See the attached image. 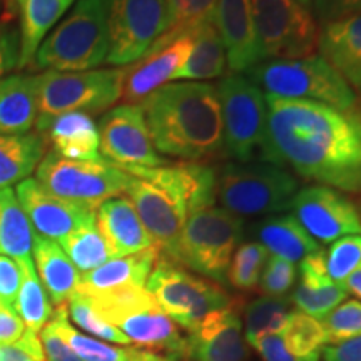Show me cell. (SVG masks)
Listing matches in <instances>:
<instances>
[{
    "instance_id": "cell-48",
    "label": "cell",
    "mask_w": 361,
    "mask_h": 361,
    "mask_svg": "<svg viewBox=\"0 0 361 361\" xmlns=\"http://www.w3.org/2000/svg\"><path fill=\"white\" fill-rule=\"evenodd\" d=\"M39 340L42 343L45 361H82L74 350L67 345L52 322H49L39 331Z\"/></svg>"
},
{
    "instance_id": "cell-4",
    "label": "cell",
    "mask_w": 361,
    "mask_h": 361,
    "mask_svg": "<svg viewBox=\"0 0 361 361\" xmlns=\"http://www.w3.org/2000/svg\"><path fill=\"white\" fill-rule=\"evenodd\" d=\"M87 298L97 313L124 333L130 343L154 353L186 360V338L146 288H124Z\"/></svg>"
},
{
    "instance_id": "cell-1",
    "label": "cell",
    "mask_w": 361,
    "mask_h": 361,
    "mask_svg": "<svg viewBox=\"0 0 361 361\" xmlns=\"http://www.w3.org/2000/svg\"><path fill=\"white\" fill-rule=\"evenodd\" d=\"M268 135L279 166L301 178L361 194V104H326L264 96Z\"/></svg>"
},
{
    "instance_id": "cell-49",
    "label": "cell",
    "mask_w": 361,
    "mask_h": 361,
    "mask_svg": "<svg viewBox=\"0 0 361 361\" xmlns=\"http://www.w3.org/2000/svg\"><path fill=\"white\" fill-rule=\"evenodd\" d=\"M314 16L323 24L361 13V0H311Z\"/></svg>"
},
{
    "instance_id": "cell-21",
    "label": "cell",
    "mask_w": 361,
    "mask_h": 361,
    "mask_svg": "<svg viewBox=\"0 0 361 361\" xmlns=\"http://www.w3.org/2000/svg\"><path fill=\"white\" fill-rule=\"evenodd\" d=\"M213 22L233 74L250 72L264 61L252 19L251 0H218L213 11Z\"/></svg>"
},
{
    "instance_id": "cell-14",
    "label": "cell",
    "mask_w": 361,
    "mask_h": 361,
    "mask_svg": "<svg viewBox=\"0 0 361 361\" xmlns=\"http://www.w3.org/2000/svg\"><path fill=\"white\" fill-rule=\"evenodd\" d=\"M99 151L121 169L157 168L166 161L156 151L146 116L139 104H123L107 111L99 123Z\"/></svg>"
},
{
    "instance_id": "cell-19",
    "label": "cell",
    "mask_w": 361,
    "mask_h": 361,
    "mask_svg": "<svg viewBox=\"0 0 361 361\" xmlns=\"http://www.w3.org/2000/svg\"><path fill=\"white\" fill-rule=\"evenodd\" d=\"M130 176L149 180L176 201L188 207V213L200 207L214 206L218 171L202 162L184 161L157 168H129L123 169Z\"/></svg>"
},
{
    "instance_id": "cell-18",
    "label": "cell",
    "mask_w": 361,
    "mask_h": 361,
    "mask_svg": "<svg viewBox=\"0 0 361 361\" xmlns=\"http://www.w3.org/2000/svg\"><path fill=\"white\" fill-rule=\"evenodd\" d=\"M126 194L161 255H173L188 218V207L149 180L130 176Z\"/></svg>"
},
{
    "instance_id": "cell-37",
    "label": "cell",
    "mask_w": 361,
    "mask_h": 361,
    "mask_svg": "<svg viewBox=\"0 0 361 361\" xmlns=\"http://www.w3.org/2000/svg\"><path fill=\"white\" fill-rule=\"evenodd\" d=\"M268 261V251L259 243H245L234 251L229 263L228 281L239 291H251L259 284L261 273Z\"/></svg>"
},
{
    "instance_id": "cell-29",
    "label": "cell",
    "mask_w": 361,
    "mask_h": 361,
    "mask_svg": "<svg viewBox=\"0 0 361 361\" xmlns=\"http://www.w3.org/2000/svg\"><path fill=\"white\" fill-rule=\"evenodd\" d=\"M256 238L266 251L290 263H300L306 256L323 250L293 214L269 216L263 219L256 226Z\"/></svg>"
},
{
    "instance_id": "cell-33",
    "label": "cell",
    "mask_w": 361,
    "mask_h": 361,
    "mask_svg": "<svg viewBox=\"0 0 361 361\" xmlns=\"http://www.w3.org/2000/svg\"><path fill=\"white\" fill-rule=\"evenodd\" d=\"M22 269V284L17 296L16 313L19 314L27 329L39 333L52 318V305L35 271L34 259L19 264Z\"/></svg>"
},
{
    "instance_id": "cell-9",
    "label": "cell",
    "mask_w": 361,
    "mask_h": 361,
    "mask_svg": "<svg viewBox=\"0 0 361 361\" xmlns=\"http://www.w3.org/2000/svg\"><path fill=\"white\" fill-rule=\"evenodd\" d=\"M146 290L162 311L188 333L196 331L211 313L236 301L218 283L194 276L164 255H159L149 274Z\"/></svg>"
},
{
    "instance_id": "cell-44",
    "label": "cell",
    "mask_w": 361,
    "mask_h": 361,
    "mask_svg": "<svg viewBox=\"0 0 361 361\" xmlns=\"http://www.w3.org/2000/svg\"><path fill=\"white\" fill-rule=\"evenodd\" d=\"M0 361H45L39 333L25 328L16 343H0Z\"/></svg>"
},
{
    "instance_id": "cell-22",
    "label": "cell",
    "mask_w": 361,
    "mask_h": 361,
    "mask_svg": "<svg viewBox=\"0 0 361 361\" xmlns=\"http://www.w3.org/2000/svg\"><path fill=\"white\" fill-rule=\"evenodd\" d=\"M96 224L106 241L111 259L156 247L128 196L104 201L96 209Z\"/></svg>"
},
{
    "instance_id": "cell-51",
    "label": "cell",
    "mask_w": 361,
    "mask_h": 361,
    "mask_svg": "<svg viewBox=\"0 0 361 361\" xmlns=\"http://www.w3.org/2000/svg\"><path fill=\"white\" fill-rule=\"evenodd\" d=\"M25 324L19 314L0 305V343H16L24 335Z\"/></svg>"
},
{
    "instance_id": "cell-43",
    "label": "cell",
    "mask_w": 361,
    "mask_h": 361,
    "mask_svg": "<svg viewBox=\"0 0 361 361\" xmlns=\"http://www.w3.org/2000/svg\"><path fill=\"white\" fill-rule=\"evenodd\" d=\"M296 281V266L290 261L271 256L266 261L263 273H261L259 286L264 296L284 298L288 291L295 286Z\"/></svg>"
},
{
    "instance_id": "cell-32",
    "label": "cell",
    "mask_w": 361,
    "mask_h": 361,
    "mask_svg": "<svg viewBox=\"0 0 361 361\" xmlns=\"http://www.w3.org/2000/svg\"><path fill=\"white\" fill-rule=\"evenodd\" d=\"M35 231L11 188L0 189V256L22 264L32 259Z\"/></svg>"
},
{
    "instance_id": "cell-36",
    "label": "cell",
    "mask_w": 361,
    "mask_h": 361,
    "mask_svg": "<svg viewBox=\"0 0 361 361\" xmlns=\"http://www.w3.org/2000/svg\"><path fill=\"white\" fill-rule=\"evenodd\" d=\"M281 336L286 348L301 358L322 355L324 345H328L322 322L298 310H293Z\"/></svg>"
},
{
    "instance_id": "cell-3",
    "label": "cell",
    "mask_w": 361,
    "mask_h": 361,
    "mask_svg": "<svg viewBox=\"0 0 361 361\" xmlns=\"http://www.w3.org/2000/svg\"><path fill=\"white\" fill-rule=\"evenodd\" d=\"M106 11L102 0H78L35 52L37 69L57 72L94 71L107 61Z\"/></svg>"
},
{
    "instance_id": "cell-20",
    "label": "cell",
    "mask_w": 361,
    "mask_h": 361,
    "mask_svg": "<svg viewBox=\"0 0 361 361\" xmlns=\"http://www.w3.org/2000/svg\"><path fill=\"white\" fill-rule=\"evenodd\" d=\"M243 301L236 300L228 308L214 311L186 338L184 361H245L247 348L239 318Z\"/></svg>"
},
{
    "instance_id": "cell-23",
    "label": "cell",
    "mask_w": 361,
    "mask_h": 361,
    "mask_svg": "<svg viewBox=\"0 0 361 361\" xmlns=\"http://www.w3.org/2000/svg\"><path fill=\"white\" fill-rule=\"evenodd\" d=\"M39 133L52 144L54 152L66 159L99 161V128L92 116L85 112H64L51 119H37Z\"/></svg>"
},
{
    "instance_id": "cell-50",
    "label": "cell",
    "mask_w": 361,
    "mask_h": 361,
    "mask_svg": "<svg viewBox=\"0 0 361 361\" xmlns=\"http://www.w3.org/2000/svg\"><path fill=\"white\" fill-rule=\"evenodd\" d=\"M322 356L324 361H361V336L324 346Z\"/></svg>"
},
{
    "instance_id": "cell-45",
    "label": "cell",
    "mask_w": 361,
    "mask_h": 361,
    "mask_svg": "<svg viewBox=\"0 0 361 361\" xmlns=\"http://www.w3.org/2000/svg\"><path fill=\"white\" fill-rule=\"evenodd\" d=\"M22 284V269L17 261L0 256V305L16 313L17 296Z\"/></svg>"
},
{
    "instance_id": "cell-52",
    "label": "cell",
    "mask_w": 361,
    "mask_h": 361,
    "mask_svg": "<svg viewBox=\"0 0 361 361\" xmlns=\"http://www.w3.org/2000/svg\"><path fill=\"white\" fill-rule=\"evenodd\" d=\"M343 286H345V290L348 293H353V295L361 298V268L356 269L355 273H351L350 276L345 279Z\"/></svg>"
},
{
    "instance_id": "cell-30",
    "label": "cell",
    "mask_w": 361,
    "mask_h": 361,
    "mask_svg": "<svg viewBox=\"0 0 361 361\" xmlns=\"http://www.w3.org/2000/svg\"><path fill=\"white\" fill-rule=\"evenodd\" d=\"M47 137L39 130L0 134V189L29 178L47 154Z\"/></svg>"
},
{
    "instance_id": "cell-26",
    "label": "cell",
    "mask_w": 361,
    "mask_h": 361,
    "mask_svg": "<svg viewBox=\"0 0 361 361\" xmlns=\"http://www.w3.org/2000/svg\"><path fill=\"white\" fill-rule=\"evenodd\" d=\"M40 75L16 74L0 80V134L30 133L39 117Z\"/></svg>"
},
{
    "instance_id": "cell-53",
    "label": "cell",
    "mask_w": 361,
    "mask_h": 361,
    "mask_svg": "<svg viewBox=\"0 0 361 361\" xmlns=\"http://www.w3.org/2000/svg\"><path fill=\"white\" fill-rule=\"evenodd\" d=\"M298 2L303 4V6H306V7H310V6H311V0H298Z\"/></svg>"
},
{
    "instance_id": "cell-34",
    "label": "cell",
    "mask_w": 361,
    "mask_h": 361,
    "mask_svg": "<svg viewBox=\"0 0 361 361\" xmlns=\"http://www.w3.org/2000/svg\"><path fill=\"white\" fill-rule=\"evenodd\" d=\"M293 313L288 298L263 296L251 301L245 310L246 341L259 335H281Z\"/></svg>"
},
{
    "instance_id": "cell-8",
    "label": "cell",
    "mask_w": 361,
    "mask_h": 361,
    "mask_svg": "<svg viewBox=\"0 0 361 361\" xmlns=\"http://www.w3.org/2000/svg\"><path fill=\"white\" fill-rule=\"evenodd\" d=\"M241 234V218L224 207H200L188 213L169 259L221 283L224 281Z\"/></svg>"
},
{
    "instance_id": "cell-39",
    "label": "cell",
    "mask_w": 361,
    "mask_h": 361,
    "mask_svg": "<svg viewBox=\"0 0 361 361\" xmlns=\"http://www.w3.org/2000/svg\"><path fill=\"white\" fill-rule=\"evenodd\" d=\"M66 306L72 322L78 324L80 329H84L85 333H90L92 336H96V340L116 343V345L123 346L130 345V340L124 335V333H121L119 329L112 326L111 323H107L106 319L97 313L87 296L75 293V295L67 301Z\"/></svg>"
},
{
    "instance_id": "cell-38",
    "label": "cell",
    "mask_w": 361,
    "mask_h": 361,
    "mask_svg": "<svg viewBox=\"0 0 361 361\" xmlns=\"http://www.w3.org/2000/svg\"><path fill=\"white\" fill-rule=\"evenodd\" d=\"M346 298L348 291L340 283L331 281L323 286H306L300 283L293 291L291 303L296 306L298 311L322 322L329 311L341 305Z\"/></svg>"
},
{
    "instance_id": "cell-35",
    "label": "cell",
    "mask_w": 361,
    "mask_h": 361,
    "mask_svg": "<svg viewBox=\"0 0 361 361\" xmlns=\"http://www.w3.org/2000/svg\"><path fill=\"white\" fill-rule=\"evenodd\" d=\"M59 246L80 273H89L111 259L109 250L96 223L82 226L67 234Z\"/></svg>"
},
{
    "instance_id": "cell-10",
    "label": "cell",
    "mask_w": 361,
    "mask_h": 361,
    "mask_svg": "<svg viewBox=\"0 0 361 361\" xmlns=\"http://www.w3.org/2000/svg\"><path fill=\"white\" fill-rule=\"evenodd\" d=\"M44 189L96 211L104 201L126 192L130 174L107 159L74 161L49 151L35 169Z\"/></svg>"
},
{
    "instance_id": "cell-2",
    "label": "cell",
    "mask_w": 361,
    "mask_h": 361,
    "mask_svg": "<svg viewBox=\"0 0 361 361\" xmlns=\"http://www.w3.org/2000/svg\"><path fill=\"white\" fill-rule=\"evenodd\" d=\"M142 111L161 154L200 162L224 152L223 112L213 84H166L142 101Z\"/></svg>"
},
{
    "instance_id": "cell-25",
    "label": "cell",
    "mask_w": 361,
    "mask_h": 361,
    "mask_svg": "<svg viewBox=\"0 0 361 361\" xmlns=\"http://www.w3.org/2000/svg\"><path fill=\"white\" fill-rule=\"evenodd\" d=\"M157 247H149L123 258H112L99 268L80 274L78 291L85 296L124 290V288H146L149 274L159 258Z\"/></svg>"
},
{
    "instance_id": "cell-41",
    "label": "cell",
    "mask_w": 361,
    "mask_h": 361,
    "mask_svg": "<svg viewBox=\"0 0 361 361\" xmlns=\"http://www.w3.org/2000/svg\"><path fill=\"white\" fill-rule=\"evenodd\" d=\"M326 273L331 281L345 283V279L361 268V236H345L336 239L331 247L324 252Z\"/></svg>"
},
{
    "instance_id": "cell-15",
    "label": "cell",
    "mask_w": 361,
    "mask_h": 361,
    "mask_svg": "<svg viewBox=\"0 0 361 361\" xmlns=\"http://www.w3.org/2000/svg\"><path fill=\"white\" fill-rule=\"evenodd\" d=\"M293 216L314 241L333 243L345 236L361 234V219L355 202L338 189L310 186L298 191Z\"/></svg>"
},
{
    "instance_id": "cell-11",
    "label": "cell",
    "mask_w": 361,
    "mask_h": 361,
    "mask_svg": "<svg viewBox=\"0 0 361 361\" xmlns=\"http://www.w3.org/2000/svg\"><path fill=\"white\" fill-rule=\"evenodd\" d=\"M123 74V69L44 72L39 80L37 119H51L64 112H106L121 99Z\"/></svg>"
},
{
    "instance_id": "cell-13",
    "label": "cell",
    "mask_w": 361,
    "mask_h": 361,
    "mask_svg": "<svg viewBox=\"0 0 361 361\" xmlns=\"http://www.w3.org/2000/svg\"><path fill=\"white\" fill-rule=\"evenodd\" d=\"M112 66H130L166 30V0H102Z\"/></svg>"
},
{
    "instance_id": "cell-17",
    "label": "cell",
    "mask_w": 361,
    "mask_h": 361,
    "mask_svg": "<svg viewBox=\"0 0 361 361\" xmlns=\"http://www.w3.org/2000/svg\"><path fill=\"white\" fill-rule=\"evenodd\" d=\"M16 196L34 231L51 241L61 243L75 229L96 223V211L54 196L35 178H27L17 184Z\"/></svg>"
},
{
    "instance_id": "cell-5",
    "label": "cell",
    "mask_w": 361,
    "mask_h": 361,
    "mask_svg": "<svg viewBox=\"0 0 361 361\" xmlns=\"http://www.w3.org/2000/svg\"><path fill=\"white\" fill-rule=\"evenodd\" d=\"M224 152L234 162L278 164L268 135L264 94L250 78L228 74L218 84Z\"/></svg>"
},
{
    "instance_id": "cell-7",
    "label": "cell",
    "mask_w": 361,
    "mask_h": 361,
    "mask_svg": "<svg viewBox=\"0 0 361 361\" xmlns=\"http://www.w3.org/2000/svg\"><path fill=\"white\" fill-rule=\"evenodd\" d=\"M298 179L271 162H228L218 171L216 200L238 216H268L291 209Z\"/></svg>"
},
{
    "instance_id": "cell-47",
    "label": "cell",
    "mask_w": 361,
    "mask_h": 361,
    "mask_svg": "<svg viewBox=\"0 0 361 361\" xmlns=\"http://www.w3.org/2000/svg\"><path fill=\"white\" fill-rule=\"evenodd\" d=\"M247 343L255 346V350L261 355L263 361H319V356H322L313 355L301 358V356L293 355L284 345L281 335H259Z\"/></svg>"
},
{
    "instance_id": "cell-12",
    "label": "cell",
    "mask_w": 361,
    "mask_h": 361,
    "mask_svg": "<svg viewBox=\"0 0 361 361\" xmlns=\"http://www.w3.org/2000/svg\"><path fill=\"white\" fill-rule=\"evenodd\" d=\"M263 59L295 61L314 56L319 27L310 7L298 0H251Z\"/></svg>"
},
{
    "instance_id": "cell-6",
    "label": "cell",
    "mask_w": 361,
    "mask_h": 361,
    "mask_svg": "<svg viewBox=\"0 0 361 361\" xmlns=\"http://www.w3.org/2000/svg\"><path fill=\"white\" fill-rule=\"evenodd\" d=\"M247 74L264 96L319 102L341 111L358 104L351 85L319 54L295 61L261 62Z\"/></svg>"
},
{
    "instance_id": "cell-24",
    "label": "cell",
    "mask_w": 361,
    "mask_h": 361,
    "mask_svg": "<svg viewBox=\"0 0 361 361\" xmlns=\"http://www.w3.org/2000/svg\"><path fill=\"white\" fill-rule=\"evenodd\" d=\"M323 56L361 96V13L323 24L318 40Z\"/></svg>"
},
{
    "instance_id": "cell-27",
    "label": "cell",
    "mask_w": 361,
    "mask_h": 361,
    "mask_svg": "<svg viewBox=\"0 0 361 361\" xmlns=\"http://www.w3.org/2000/svg\"><path fill=\"white\" fill-rule=\"evenodd\" d=\"M34 264L37 266L45 293L54 306H64L78 293L80 273L56 241L35 233L32 245Z\"/></svg>"
},
{
    "instance_id": "cell-28",
    "label": "cell",
    "mask_w": 361,
    "mask_h": 361,
    "mask_svg": "<svg viewBox=\"0 0 361 361\" xmlns=\"http://www.w3.org/2000/svg\"><path fill=\"white\" fill-rule=\"evenodd\" d=\"M13 2L17 6L20 20L19 67L22 69L34 61L42 40L78 0H13Z\"/></svg>"
},
{
    "instance_id": "cell-40",
    "label": "cell",
    "mask_w": 361,
    "mask_h": 361,
    "mask_svg": "<svg viewBox=\"0 0 361 361\" xmlns=\"http://www.w3.org/2000/svg\"><path fill=\"white\" fill-rule=\"evenodd\" d=\"M218 0H166V30L168 35L189 32L192 27L209 19Z\"/></svg>"
},
{
    "instance_id": "cell-46",
    "label": "cell",
    "mask_w": 361,
    "mask_h": 361,
    "mask_svg": "<svg viewBox=\"0 0 361 361\" xmlns=\"http://www.w3.org/2000/svg\"><path fill=\"white\" fill-rule=\"evenodd\" d=\"M20 61V30L11 22L0 24V80L8 72L19 67Z\"/></svg>"
},
{
    "instance_id": "cell-16",
    "label": "cell",
    "mask_w": 361,
    "mask_h": 361,
    "mask_svg": "<svg viewBox=\"0 0 361 361\" xmlns=\"http://www.w3.org/2000/svg\"><path fill=\"white\" fill-rule=\"evenodd\" d=\"M192 29L180 35L162 34L139 61L126 66L121 99L129 104L142 102L174 80L192 51Z\"/></svg>"
},
{
    "instance_id": "cell-42",
    "label": "cell",
    "mask_w": 361,
    "mask_h": 361,
    "mask_svg": "<svg viewBox=\"0 0 361 361\" xmlns=\"http://www.w3.org/2000/svg\"><path fill=\"white\" fill-rule=\"evenodd\" d=\"M328 345L361 336V301L350 300L338 305L322 319Z\"/></svg>"
},
{
    "instance_id": "cell-54",
    "label": "cell",
    "mask_w": 361,
    "mask_h": 361,
    "mask_svg": "<svg viewBox=\"0 0 361 361\" xmlns=\"http://www.w3.org/2000/svg\"><path fill=\"white\" fill-rule=\"evenodd\" d=\"M358 213H360V219H361V206H360V211H358Z\"/></svg>"
},
{
    "instance_id": "cell-31",
    "label": "cell",
    "mask_w": 361,
    "mask_h": 361,
    "mask_svg": "<svg viewBox=\"0 0 361 361\" xmlns=\"http://www.w3.org/2000/svg\"><path fill=\"white\" fill-rule=\"evenodd\" d=\"M192 39V51L183 69L176 74V79L200 82V80L219 79L226 75L228 61L213 16L194 27Z\"/></svg>"
}]
</instances>
